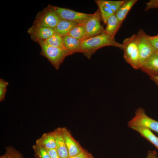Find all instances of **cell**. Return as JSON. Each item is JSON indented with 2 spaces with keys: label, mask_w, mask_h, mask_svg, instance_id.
Wrapping results in <instances>:
<instances>
[{
  "label": "cell",
  "mask_w": 158,
  "mask_h": 158,
  "mask_svg": "<svg viewBox=\"0 0 158 158\" xmlns=\"http://www.w3.org/2000/svg\"><path fill=\"white\" fill-rule=\"evenodd\" d=\"M106 46H113L121 49L122 48V44L116 42L114 37L104 32L82 41L80 52L89 58L97 50Z\"/></svg>",
  "instance_id": "1"
},
{
  "label": "cell",
  "mask_w": 158,
  "mask_h": 158,
  "mask_svg": "<svg viewBox=\"0 0 158 158\" xmlns=\"http://www.w3.org/2000/svg\"><path fill=\"white\" fill-rule=\"evenodd\" d=\"M122 44L126 61L135 69H140V63L136 34L125 39Z\"/></svg>",
  "instance_id": "2"
},
{
  "label": "cell",
  "mask_w": 158,
  "mask_h": 158,
  "mask_svg": "<svg viewBox=\"0 0 158 158\" xmlns=\"http://www.w3.org/2000/svg\"><path fill=\"white\" fill-rule=\"evenodd\" d=\"M37 43L41 48L40 55L47 58L56 70L59 69L65 57L69 55L65 49L48 45L43 41Z\"/></svg>",
  "instance_id": "3"
},
{
  "label": "cell",
  "mask_w": 158,
  "mask_h": 158,
  "mask_svg": "<svg viewBox=\"0 0 158 158\" xmlns=\"http://www.w3.org/2000/svg\"><path fill=\"white\" fill-rule=\"evenodd\" d=\"M60 20L51 5H49L37 13L33 25L54 29Z\"/></svg>",
  "instance_id": "4"
},
{
  "label": "cell",
  "mask_w": 158,
  "mask_h": 158,
  "mask_svg": "<svg viewBox=\"0 0 158 158\" xmlns=\"http://www.w3.org/2000/svg\"><path fill=\"white\" fill-rule=\"evenodd\" d=\"M128 126L130 128L134 126H142L156 132L158 135V121L148 116L145 110L138 107L134 116L128 121Z\"/></svg>",
  "instance_id": "5"
},
{
  "label": "cell",
  "mask_w": 158,
  "mask_h": 158,
  "mask_svg": "<svg viewBox=\"0 0 158 158\" xmlns=\"http://www.w3.org/2000/svg\"><path fill=\"white\" fill-rule=\"evenodd\" d=\"M61 19L66 20L84 24L92 14H87L66 8L51 5Z\"/></svg>",
  "instance_id": "6"
},
{
  "label": "cell",
  "mask_w": 158,
  "mask_h": 158,
  "mask_svg": "<svg viewBox=\"0 0 158 158\" xmlns=\"http://www.w3.org/2000/svg\"><path fill=\"white\" fill-rule=\"evenodd\" d=\"M126 0L110 1L96 0L95 2L98 7L101 17L105 24L108 18L115 14Z\"/></svg>",
  "instance_id": "7"
},
{
  "label": "cell",
  "mask_w": 158,
  "mask_h": 158,
  "mask_svg": "<svg viewBox=\"0 0 158 158\" xmlns=\"http://www.w3.org/2000/svg\"><path fill=\"white\" fill-rule=\"evenodd\" d=\"M100 14L98 9L84 24L85 29L84 40L105 32L100 23Z\"/></svg>",
  "instance_id": "8"
},
{
  "label": "cell",
  "mask_w": 158,
  "mask_h": 158,
  "mask_svg": "<svg viewBox=\"0 0 158 158\" xmlns=\"http://www.w3.org/2000/svg\"><path fill=\"white\" fill-rule=\"evenodd\" d=\"M145 32L142 29H140L136 34L140 66L155 52L148 41Z\"/></svg>",
  "instance_id": "9"
},
{
  "label": "cell",
  "mask_w": 158,
  "mask_h": 158,
  "mask_svg": "<svg viewBox=\"0 0 158 158\" xmlns=\"http://www.w3.org/2000/svg\"><path fill=\"white\" fill-rule=\"evenodd\" d=\"M31 39L36 42L44 41L52 35L55 32L52 28L32 25L28 30Z\"/></svg>",
  "instance_id": "10"
},
{
  "label": "cell",
  "mask_w": 158,
  "mask_h": 158,
  "mask_svg": "<svg viewBox=\"0 0 158 158\" xmlns=\"http://www.w3.org/2000/svg\"><path fill=\"white\" fill-rule=\"evenodd\" d=\"M62 130L69 157L75 156L81 152L83 149L73 138L69 132L65 128H62Z\"/></svg>",
  "instance_id": "11"
},
{
  "label": "cell",
  "mask_w": 158,
  "mask_h": 158,
  "mask_svg": "<svg viewBox=\"0 0 158 158\" xmlns=\"http://www.w3.org/2000/svg\"><path fill=\"white\" fill-rule=\"evenodd\" d=\"M140 69L149 76L158 75V54H153L141 65Z\"/></svg>",
  "instance_id": "12"
},
{
  "label": "cell",
  "mask_w": 158,
  "mask_h": 158,
  "mask_svg": "<svg viewBox=\"0 0 158 158\" xmlns=\"http://www.w3.org/2000/svg\"><path fill=\"white\" fill-rule=\"evenodd\" d=\"M54 131L56 138V149L60 158L68 157L69 154L63 135L62 128H58Z\"/></svg>",
  "instance_id": "13"
},
{
  "label": "cell",
  "mask_w": 158,
  "mask_h": 158,
  "mask_svg": "<svg viewBox=\"0 0 158 158\" xmlns=\"http://www.w3.org/2000/svg\"><path fill=\"white\" fill-rule=\"evenodd\" d=\"M65 47L69 55L81 52V41L68 35L62 37Z\"/></svg>",
  "instance_id": "14"
},
{
  "label": "cell",
  "mask_w": 158,
  "mask_h": 158,
  "mask_svg": "<svg viewBox=\"0 0 158 158\" xmlns=\"http://www.w3.org/2000/svg\"><path fill=\"white\" fill-rule=\"evenodd\" d=\"M36 144L42 146L46 149L56 148L55 136L54 131L43 134L37 140Z\"/></svg>",
  "instance_id": "15"
},
{
  "label": "cell",
  "mask_w": 158,
  "mask_h": 158,
  "mask_svg": "<svg viewBox=\"0 0 158 158\" xmlns=\"http://www.w3.org/2000/svg\"><path fill=\"white\" fill-rule=\"evenodd\" d=\"M79 24L75 22L61 19L53 29L55 33L62 37L68 35L74 27Z\"/></svg>",
  "instance_id": "16"
},
{
  "label": "cell",
  "mask_w": 158,
  "mask_h": 158,
  "mask_svg": "<svg viewBox=\"0 0 158 158\" xmlns=\"http://www.w3.org/2000/svg\"><path fill=\"white\" fill-rule=\"evenodd\" d=\"M138 133L142 137L149 141L158 150V137L150 129L142 126H134L130 128Z\"/></svg>",
  "instance_id": "17"
},
{
  "label": "cell",
  "mask_w": 158,
  "mask_h": 158,
  "mask_svg": "<svg viewBox=\"0 0 158 158\" xmlns=\"http://www.w3.org/2000/svg\"><path fill=\"white\" fill-rule=\"evenodd\" d=\"M106 24L105 32L114 37L122 24L120 22L115 14L108 18Z\"/></svg>",
  "instance_id": "18"
},
{
  "label": "cell",
  "mask_w": 158,
  "mask_h": 158,
  "mask_svg": "<svg viewBox=\"0 0 158 158\" xmlns=\"http://www.w3.org/2000/svg\"><path fill=\"white\" fill-rule=\"evenodd\" d=\"M137 1V0H126L116 12V16L121 24L130 10Z\"/></svg>",
  "instance_id": "19"
},
{
  "label": "cell",
  "mask_w": 158,
  "mask_h": 158,
  "mask_svg": "<svg viewBox=\"0 0 158 158\" xmlns=\"http://www.w3.org/2000/svg\"><path fill=\"white\" fill-rule=\"evenodd\" d=\"M43 42L48 45L66 49L62 37L55 32Z\"/></svg>",
  "instance_id": "20"
},
{
  "label": "cell",
  "mask_w": 158,
  "mask_h": 158,
  "mask_svg": "<svg viewBox=\"0 0 158 158\" xmlns=\"http://www.w3.org/2000/svg\"><path fill=\"white\" fill-rule=\"evenodd\" d=\"M68 35L80 41L84 40L85 29L84 24H79L74 27Z\"/></svg>",
  "instance_id": "21"
},
{
  "label": "cell",
  "mask_w": 158,
  "mask_h": 158,
  "mask_svg": "<svg viewBox=\"0 0 158 158\" xmlns=\"http://www.w3.org/2000/svg\"><path fill=\"white\" fill-rule=\"evenodd\" d=\"M32 148L36 158H50L47 149L44 147L36 144Z\"/></svg>",
  "instance_id": "22"
},
{
  "label": "cell",
  "mask_w": 158,
  "mask_h": 158,
  "mask_svg": "<svg viewBox=\"0 0 158 158\" xmlns=\"http://www.w3.org/2000/svg\"><path fill=\"white\" fill-rule=\"evenodd\" d=\"M6 153L7 158H24L20 152L11 147L6 148Z\"/></svg>",
  "instance_id": "23"
},
{
  "label": "cell",
  "mask_w": 158,
  "mask_h": 158,
  "mask_svg": "<svg viewBox=\"0 0 158 158\" xmlns=\"http://www.w3.org/2000/svg\"><path fill=\"white\" fill-rule=\"evenodd\" d=\"M147 39L155 52L158 54V34L151 36L147 34Z\"/></svg>",
  "instance_id": "24"
},
{
  "label": "cell",
  "mask_w": 158,
  "mask_h": 158,
  "mask_svg": "<svg viewBox=\"0 0 158 158\" xmlns=\"http://www.w3.org/2000/svg\"><path fill=\"white\" fill-rule=\"evenodd\" d=\"M8 84L7 82L2 79H0V101H3L5 98L6 92V88Z\"/></svg>",
  "instance_id": "25"
},
{
  "label": "cell",
  "mask_w": 158,
  "mask_h": 158,
  "mask_svg": "<svg viewBox=\"0 0 158 158\" xmlns=\"http://www.w3.org/2000/svg\"><path fill=\"white\" fill-rule=\"evenodd\" d=\"M145 11L153 8L158 9V0H150L145 3Z\"/></svg>",
  "instance_id": "26"
},
{
  "label": "cell",
  "mask_w": 158,
  "mask_h": 158,
  "mask_svg": "<svg viewBox=\"0 0 158 158\" xmlns=\"http://www.w3.org/2000/svg\"><path fill=\"white\" fill-rule=\"evenodd\" d=\"M93 157L88 152L84 150L75 156L67 158H93Z\"/></svg>",
  "instance_id": "27"
},
{
  "label": "cell",
  "mask_w": 158,
  "mask_h": 158,
  "mask_svg": "<svg viewBox=\"0 0 158 158\" xmlns=\"http://www.w3.org/2000/svg\"><path fill=\"white\" fill-rule=\"evenodd\" d=\"M50 158H60L56 149H46Z\"/></svg>",
  "instance_id": "28"
},
{
  "label": "cell",
  "mask_w": 158,
  "mask_h": 158,
  "mask_svg": "<svg viewBox=\"0 0 158 158\" xmlns=\"http://www.w3.org/2000/svg\"><path fill=\"white\" fill-rule=\"evenodd\" d=\"M146 158H157V154L154 150L149 151Z\"/></svg>",
  "instance_id": "29"
},
{
  "label": "cell",
  "mask_w": 158,
  "mask_h": 158,
  "mask_svg": "<svg viewBox=\"0 0 158 158\" xmlns=\"http://www.w3.org/2000/svg\"><path fill=\"white\" fill-rule=\"evenodd\" d=\"M150 79L153 81L158 87V75H149Z\"/></svg>",
  "instance_id": "30"
},
{
  "label": "cell",
  "mask_w": 158,
  "mask_h": 158,
  "mask_svg": "<svg viewBox=\"0 0 158 158\" xmlns=\"http://www.w3.org/2000/svg\"><path fill=\"white\" fill-rule=\"evenodd\" d=\"M0 158H7V155L5 153L0 156Z\"/></svg>",
  "instance_id": "31"
},
{
  "label": "cell",
  "mask_w": 158,
  "mask_h": 158,
  "mask_svg": "<svg viewBox=\"0 0 158 158\" xmlns=\"http://www.w3.org/2000/svg\"><path fill=\"white\" fill-rule=\"evenodd\" d=\"M93 158H94V157Z\"/></svg>",
  "instance_id": "32"
}]
</instances>
